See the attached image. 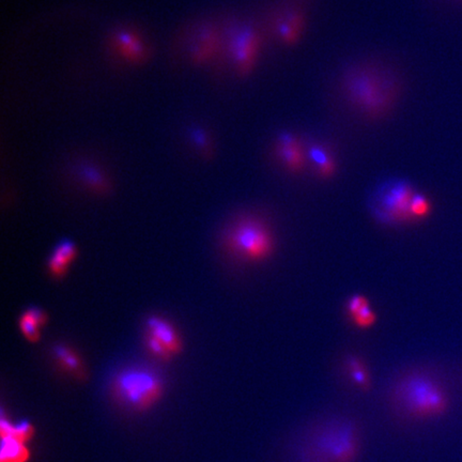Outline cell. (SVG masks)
<instances>
[{"label":"cell","mask_w":462,"mask_h":462,"mask_svg":"<svg viewBox=\"0 0 462 462\" xmlns=\"http://www.w3.org/2000/svg\"><path fill=\"white\" fill-rule=\"evenodd\" d=\"M402 73L380 59L354 61L341 71L337 92L359 119L379 122L394 112L402 96Z\"/></svg>","instance_id":"6da1fadb"},{"label":"cell","mask_w":462,"mask_h":462,"mask_svg":"<svg viewBox=\"0 0 462 462\" xmlns=\"http://www.w3.org/2000/svg\"><path fill=\"white\" fill-rule=\"evenodd\" d=\"M388 404L398 418L426 420L443 416L450 400L438 375L427 368H413L395 379L388 392Z\"/></svg>","instance_id":"7a4b0ae2"},{"label":"cell","mask_w":462,"mask_h":462,"mask_svg":"<svg viewBox=\"0 0 462 462\" xmlns=\"http://www.w3.org/2000/svg\"><path fill=\"white\" fill-rule=\"evenodd\" d=\"M278 239L273 224L257 212L243 213L225 227L221 237L223 252L236 262L260 264L273 258Z\"/></svg>","instance_id":"3957f363"},{"label":"cell","mask_w":462,"mask_h":462,"mask_svg":"<svg viewBox=\"0 0 462 462\" xmlns=\"http://www.w3.org/2000/svg\"><path fill=\"white\" fill-rule=\"evenodd\" d=\"M362 450V434L350 418L320 422L302 441L300 462H357Z\"/></svg>","instance_id":"277c9868"},{"label":"cell","mask_w":462,"mask_h":462,"mask_svg":"<svg viewBox=\"0 0 462 462\" xmlns=\"http://www.w3.org/2000/svg\"><path fill=\"white\" fill-rule=\"evenodd\" d=\"M416 193L413 185L407 180H385L369 195V213L377 223L384 226L414 223L410 205Z\"/></svg>","instance_id":"5b68a950"},{"label":"cell","mask_w":462,"mask_h":462,"mask_svg":"<svg viewBox=\"0 0 462 462\" xmlns=\"http://www.w3.org/2000/svg\"><path fill=\"white\" fill-rule=\"evenodd\" d=\"M264 35L262 28L250 22L234 23L225 31V54L239 76H248L256 69Z\"/></svg>","instance_id":"8992f818"},{"label":"cell","mask_w":462,"mask_h":462,"mask_svg":"<svg viewBox=\"0 0 462 462\" xmlns=\"http://www.w3.org/2000/svg\"><path fill=\"white\" fill-rule=\"evenodd\" d=\"M112 392L120 402L132 408H149L160 400L163 383L155 371L143 366L128 367L112 381Z\"/></svg>","instance_id":"52a82bcc"},{"label":"cell","mask_w":462,"mask_h":462,"mask_svg":"<svg viewBox=\"0 0 462 462\" xmlns=\"http://www.w3.org/2000/svg\"><path fill=\"white\" fill-rule=\"evenodd\" d=\"M307 19L300 0H285L274 6L266 21V33L282 46L299 44L305 33Z\"/></svg>","instance_id":"ba28073f"},{"label":"cell","mask_w":462,"mask_h":462,"mask_svg":"<svg viewBox=\"0 0 462 462\" xmlns=\"http://www.w3.org/2000/svg\"><path fill=\"white\" fill-rule=\"evenodd\" d=\"M272 155L274 161L290 175H302L309 166L306 143L293 132L282 131L275 136Z\"/></svg>","instance_id":"9c48e42d"},{"label":"cell","mask_w":462,"mask_h":462,"mask_svg":"<svg viewBox=\"0 0 462 462\" xmlns=\"http://www.w3.org/2000/svg\"><path fill=\"white\" fill-rule=\"evenodd\" d=\"M309 167L320 179H332L337 173L336 157L329 146L321 142L306 143Z\"/></svg>","instance_id":"30bf717a"},{"label":"cell","mask_w":462,"mask_h":462,"mask_svg":"<svg viewBox=\"0 0 462 462\" xmlns=\"http://www.w3.org/2000/svg\"><path fill=\"white\" fill-rule=\"evenodd\" d=\"M224 33H221L212 26L199 31L195 44L191 49V57L197 63H205L215 58L221 49L224 51Z\"/></svg>","instance_id":"8fae6325"},{"label":"cell","mask_w":462,"mask_h":462,"mask_svg":"<svg viewBox=\"0 0 462 462\" xmlns=\"http://www.w3.org/2000/svg\"><path fill=\"white\" fill-rule=\"evenodd\" d=\"M114 51L120 58L130 63L143 62L146 59L147 49L142 37L131 31H118L112 40Z\"/></svg>","instance_id":"7c38bea8"},{"label":"cell","mask_w":462,"mask_h":462,"mask_svg":"<svg viewBox=\"0 0 462 462\" xmlns=\"http://www.w3.org/2000/svg\"><path fill=\"white\" fill-rule=\"evenodd\" d=\"M147 332L159 339L171 354H179L182 351V341L176 327L169 320L160 316H151L147 319Z\"/></svg>","instance_id":"4fadbf2b"},{"label":"cell","mask_w":462,"mask_h":462,"mask_svg":"<svg viewBox=\"0 0 462 462\" xmlns=\"http://www.w3.org/2000/svg\"><path fill=\"white\" fill-rule=\"evenodd\" d=\"M77 256V248L71 240L59 242L47 260V268L53 277L61 278L66 275L71 264Z\"/></svg>","instance_id":"5bb4252c"},{"label":"cell","mask_w":462,"mask_h":462,"mask_svg":"<svg viewBox=\"0 0 462 462\" xmlns=\"http://www.w3.org/2000/svg\"><path fill=\"white\" fill-rule=\"evenodd\" d=\"M46 323V313L41 308L33 306L27 308L19 317V330L27 341L37 343L41 337V329Z\"/></svg>","instance_id":"9a60e30c"},{"label":"cell","mask_w":462,"mask_h":462,"mask_svg":"<svg viewBox=\"0 0 462 462\" xmlns=\"http://www.w3.org/2000/svg\"><path fill=\"white\" fill-rule=\"evenodd\" d=\"M343 369L350 378L351 382L359 390L367 392L371 388V378L368 368L359 355L348 354L343 359Z\"/></svg>","instance_id":"2e32d148"},{"label":"cell","mask_w":462,"mask_h":462,"mask_svg":"<svg viewBox=\"0 0 462 462\" xmlns=\"http://www.w3.org/2000/svg\"><path fill=\"white\" fill-rule=\"evenodd\" d=\"M53 357L63 370L68 371L74 376L80 377L84 375V364L82 359L74 349L65 343H56L51 348Z\"/></svg>","instance_id":"e0dca14e"},{"label":"cell","mask_w":462,"mask_h":462,"mask_svg":"<svg viewBox=\"0 0 462 462\" xmlns=\"http://www.w3.org/2000/svg\"><path fill=\"white\" fill-rule=\"evenodd\" d=\"M0 462H27L29 459L28 448L23 442L12 439H1Z\"/></svg>","instance_id":"ac0fdd59"},{"label":"cell","mask_w":462,"mask_h":462,"mask_svg":"<svg viewBox=\"0 0 462 462\" xmlns=\"http://www.w3.org/2000/svg\"><path fill=\"white\" fill-rule=\"evenodd\" d=\"M0 432H1V439L17 440V441L23 442L26 444L27 441L31 439L35 430L28 422H23L19 425H13V424L3 418Z\"/></svg>","instance_id":"d6986e66"},{"label":"cell","mask_w":462,"mask_h":462,"mask_svg":"<svg viewBox=\"0 0 462 462\" xmlns=\"http://www.w3.org/2000/svg\"><path fill=\"white\" fill-rule=\"evenodd\" d=\"M80 177L86 187L94 191H104V189H108L106 178L101 173L100 169L94 166H82L80 169Z\"/></svg>","instance_id":"ffe728a7"},{"label":"cell","mask_w":462,"mask_h":462,"mask_svg":"<svg viewBox=\"0 0 462 462\" xmlns=\"http://www.w3.org/2000/svg\"><path fill=\"white\" fill-rule=\"evenodd\" d=\"M410 211L416 222L424 220V219H426L431 213V201L425 195L420 194V193H416L413 198L411 200Z\"/></svg>","instance_id":"44dd1931"},{"label":"cell","mask_w":462,"mask_h":462,"mask_svg":"<svg viewBox=\"0 0 462 462\" xmlns=\"http://www.w3.org/2000/svg\"><path fill=\"white\" fill-rule=\"evenodd\" d=\"M145 341L146 348L154 357H157L161 361H169L173 357L171 351L166 348L159 339H155L152 334L148 333V332L146 333Z\"/></svg>","instance_id":"7402d4cb"},{"label":"cell","mask_w":462,"mask_h":462,"mask_svg":"<svg viewBox=\"0 0 462 462\" xmlns=\"http://www.w3.org/2000/svg\"><path fill=\"white\" fill-rule=\"evenodd\" d=\"M350 318L353 325L359 329H368V327H373L377 321L376 313L373 311L370 304L365 305L359 313Z\"/></svg>","instance_id":"603a6c76"},{"label":"cell","mask_w":462,"mask_h":462,"mask_svg":"<svg viewBox=\"0 0 462 462\" xmlns=\"http://www.w3.org/2000/svg\"><path fill=\"white\" fill-rule=\"evenodd\" d=\"M367 304H369L367 298H365L362 294H354L345 303V311L348 314L349 317H352Z\"/></svg>","instance_id":"cb8c5ba5"}]
</instances>
